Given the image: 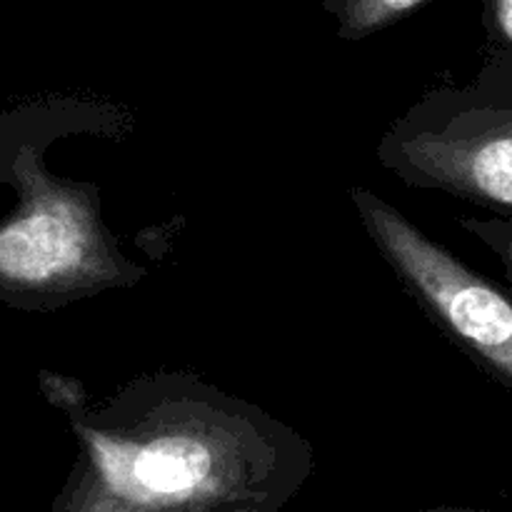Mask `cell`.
<instances>
[{
    "instance_id": "7a4b0ae2",
    "label": "cell",
    "mask_w": 512,
    "mask_h": 512,
    "mask_svg": "<svg viewBox=\"0 0 512 512\" xmlns=\"http://www.w3.org/2000/svg\"><path fill=\"white\" fill-rule=\"evenodd\" d=\"M10 173L20 198L0 220V293L55 308L148 278L105 223L98 185L50 173L40 143L20 145Z\"/></svg>"
},
{
    "instance_id": "5b68a950",
    "label": "cell",
    "mask_w": 512,
    "mask_h": 512,
    "mask_svg": "<svg viewBox=\"0 0 512 512\" xmlns=\"http://www.w3.org/2000/svg\"><path fill=\"white\" fill-rule=\"evenodd\" d=\"M430 0H320L345 43H360L418 13Z\"/></svg>"
},
{
    "instance_id": "8992f818",
    "label": "cell",
    "mask_w": 512,
    "mask_h": 512,
    "mask_svg": "<svg viewBox=\"0 0 512 512\" xmlns=\"http://www.w3.org/2000/svg\"><path fill=\"white\" fill-rule=\"evenodd\" d=\"M455 223L465 233L473 235L475 240H480L498 258L512 293V215H460V218H455Z\"/></svg>"
},
{
    "instance_id": "277c9868",
    "label": "cell",
    "mask_w": 512,
    "mask_h": 512,
    "mask_svg": "<svg viewBox=\"0 0 512 512\" xmlns=\"http://www.w3.org/2000/svg\"><path fill=\"white\" fill-rule=\"evenodd\" d=\"M348 198L383 263L448 343L512 393V293L430 238L370 188Z\"/></svg>"
},
{
    "instance_id": "6da1fadb",
    "label": "cell",
    "mask_w": 512,
    "mask_h": 512,
    "mask_svg": "<svg viewBox=\"0 0 512 512\" xmlns=\"http://www.w3.org/2000/svg\"><path fill=\"white\" fill-rule=\"evenodd\" d=\"M83 490L123 510H183L230 493L285 488L308 463L305 440L193 370L140 373L88 408L70 405Z\"/></svg>"
},
{
    "instance_id": "3957f363",
    "label": "cell",
    "mask_w": 512,
    "mask_h": 512,
    "mask_svg": "<svg viewBox=\"0 0 512 512\" xmlns=\"http://www.w3.org/2000/svg\"><path fill=\"white\" fill-rule=\"evenodd\" d=\"M375 155L408 188L512 215L510 50H485L468 83L425 90L385 128Z\"/></svg>"
}]
</instances>
